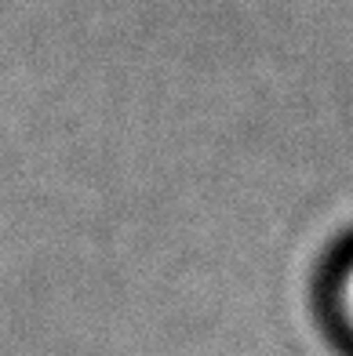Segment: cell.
Returning <instances> with one entry per match:
<instances>
[{
  "instance_id": "obj_1",
  "label": "cell",
  "mask_w": 353,
  "mask_h": 356,
  "mask_svg": "<svg viewBox=\"0 0 353 356\" xmlns=\"http://www.w3.org/2000/svg\"><path fill=\"white\" fill-rule=\"evenodd\" d=\"M320 313L328 331L353 353V240L331 254L320 277Z\"/></svg>"
}]
</instances>
